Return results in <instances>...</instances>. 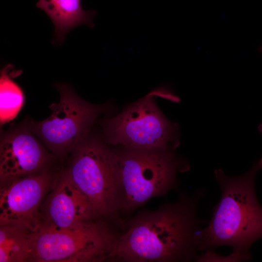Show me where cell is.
Segmentation results:
<instances>
[{
    "mask_svg": "<svg viewBox=\"0 0 262 262\" xmlns=\"http://www.w3.org/2000/svg\"><path fill=\"white\" fill-rule=\"evenodd\" d=\"M205 194L203 189L181 194L175 203L138 213L119 235L110 258L127 262L197 260V232L207 222L196 212Z\"/></svg>",
    "mask_w": 262,
    "mask_h": 262,
    "instance_id": "cell-1",
    "label": "cell"
},
{
    "mask_svg": "<svg viewBox=\"0 0 262 262\" xmlns=\"http://www.w3.org/2000/svg\"><path fill=\"white\" fill-rule=\"evenodd\" d=\"M262 168V158L241 176H228L221 169L214 171L221 195L208 225L199 233L198 251L212 252L227 246L232 248L229 255L232 261L251 259L250 247L262 237V207L254 185Z\"/></svg>",
    "mask_w": 262,
    "mask_h": 262,
    "instance_id": "cell-2",
    "label": "cell"
},
{
    "mask_svg": "<svg viewBox=\"0 0 262 262\" xmlns=\"http://www.w3.org/2000/svg\"><path fill=\"white\" fill-rule=\"evenodd\" d=\"M119 178V210L129 213L149 199L177 186V173L189 168L169 148H126L116 152Z\"/></svg>",
    "mask_w": 262,
    "mask_h": 262,
    "instance_id": "cell-3",
    "label": "cell"
},
{
    "mask_svg": "<svg viewBox=\"0 0 262 262\" xmlns=\"http://www.w3.org/2000/svg\"><path fill=\"white\" fill-rule=\"evenodd\" d=\"M66 173L86 197L98 219H116L119 213L117 157L96 139H84L73 150Z\"/></svg>",
    "mask_w": 262,
    "mask_h": 262,
    "instance_id": "cell-4",
    "label": "cell"
},
{
    "mask_svg": "<svg viewBox=\"0 0 262 262\" xmlns=\"http://www.w3.org/2000/svg\"><path fill=\"white\" fill-rule=\"evenodd\" d=\"M118 236L97 219L65 229H37L30 234L29 261L100 262L110 258Z\"/></svg>",
    "mask_w": 262,
    "mask_h": 262,
    "instance_id": "cell-5",
    "label": "cell"
},
{
    "mask_svg": "<svg viewBox=\"0 0 262 262\" xmlns=\"http://www.w3.org/2000/svg\"><path fill=\"white\" fill-rule=\"evenodd\" d=\"M58 103L49 108L52 114L41 121L28 120L26 126L54 154L64 156L73 151L84 139L90 128L104 108L81 98L69 86L56 84Z\"/></svg>",
    "mask_w": 262,
    "mask_h": 262,
    "instance_id": "cell-6",
    "label": "cell"
},
{
    "mask_svg": "<svg viewBox=\"0 0 262 262\" xmlns=\"http://www.w3.org/2000/svg\"><path fill=\"white\" fill-rule=\"evenodd\" d=\"M151 94L126 108L103 124L106 141L136 149L168 148L179 143L178 127L156 106Z\"/></svg>",
    "mask_w": 262,
    "mask_h": 262,
    "instance_id": "cell-7",
    "label": "cell"
},
{
    "mask_svg": "<svg viewBox=\"0 0 262 262\" xmlns=\"http://www.w3.org/2000/svg\"><path fill=\"white\" fill-rule=\"evenodd\" d=\"M54 181L48 169L0 181V225L35 231L38 226L41 203Z\"/></svg>",
    "mask_w": 262,
    "mask_h": 262,
    "instance_id": "cell-8",
    "label": "cell"
},
{
    "mask_svg": "<svg viewBox=\"0 0 262 262\" xmlns=\"http://www.w3.org/2000/svg\"><path fill=\"white\" fill-rule=\"evenodd\" d=\"M55 185L39 212L36 230L65 229L98 219L88 200L74 185L66 171Z\"/></svg>",
    "mask_w": 262,
    "mask_h": 262,
    "instance_id": "cell-9",
    "label": "cell"
},
{
    "mask_svg": "<svg viewBox=\"0 0 262 262\" xmlns=\"http://www.w3.org/2000/svg\"><path fill=\"white\" fill-rule=\"evenodd\" d=\"M49 158L27 126L8 131L0 139V181L46 170Z\"/></svg>",
    "mask_w": 262,
    "mask_h": 262,
    "instance_id": "cell-10",
    "label": "cell"
},
{
    "mask_svg": "<svg viewBox=\"0 0 262 262\" xmlns=\"http://www.w3.org/2000/svg\"><path fill=\"white\" fill-rule=\"evenodd\" d=\"M36 6L47 15L53 24L55 44H60L66 34L77 26H94L92 18L95 11H84L81 0H38Z\"/></svg>",
    "mask_w": 262,
    "mask_h": 262,
    "instance_id": "cell-11",
    "label": "cell"
},
{
    "mask_svg": "<svg viewBox=\"0 0 262 262\" xmlns=\"http://www.w3.org/2000/svg\"><path fill=\"white\" fill-rule=\"evenodd\" d=\"M11 64L0 70V121L3 125L12 120L20 111L25 100L20 87L13 80L19 76L21 70H16Z\"/></svg>",
    "mask_w": 262,
    "mask_h": 262,
    "instance_id": "cell-12",
    "label": "cell"
},
{
    "mask_svg": "<svg viewBox=\"0 0 262 262\" xmlns=\"http://www.w3.org/2000/svg\"><path fill=\"white\" fill-rule=\"evenodd\" d=\"M29 229L15 225L0 226V262H22L31 256Z\"/></svg>",
    "mask_w": 262,
    "mask_h": 262,
    "instance_id": "cell-13",
    "label": "cell"
},
{
    "mask_svg": "<svg viewBox=\"0 0 262 262\" xmlns=\"http://www.w3.org/2000/svg\"><path fill=\"white\" fill-rule=\"evenodd\" d=\"M259 50L262 52V47H261L260 48Z\"/></svg>",
    "mask_w": 262,
    "mask_h": 262,
    "instance_id": "cell-14",
    "label": "cell"
}]
</instances>
